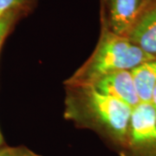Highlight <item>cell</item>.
Instances as JSON below:
<instances>
[{"label": "cell", "mask_w": 156, "mask_h": 156, "mask_svg": "<svg viewBox=\"0 0 156 156\" xmlns=\"http://www.w3.org/2000/svg\"><path fill=\"white\" fill-rule=\"evenodd\" d=\"M0 156H41L25 147L0 149Z\"/></svg>", "instance_id": "obj_10"}, {"label": "cell", "mask_w": 156, "mask_h": 156, "mask_svg": "<svg viewBox=\"0 0 156 156\" xmlns=\"http://www.w3.org/2000/svg\"><path fill=\"white\" fill-rule=\"evenodd\" d=\"M4 144V138H3V135H2V133L0 131V147Z\"/></svg>", "instance_id": "obj_12"}, {"label": "cell", "mask_w": 156, "mask_h": 156, "mask_svg": "<svg viewBox=\"0 0 156 156\" xmlns=\"http://www.w3.org/2000/svg\"><path fill=\"white\" fill-rule=\"evenodd\" d=\"M80 87L83 90L90 114L105 127L115 142L123 147L128 146L132 108L121 101L101 93L91 85Z\"/></svg>", "instance_id": "obj_2"}, {"label": "cell", "mask_w": 156, "mask_h": 156, "mask_svg": "<svg viewBox=\"0 0 156 156\" xmlns=\"http://www.w3.org/2000/svg\"><path fill=\"white\" fill-rule=\"evenodd\" d=\"M155 58L134 44L127 37L113 33L108 26L103 27L96 49L72 78L73 83L79 86L92 84L108 74L131 70Z\"/></svg>", "instance_id": "obj_1"}, {"label": "cell", "mask_w": 156, "mask_h": 156, "mask_svg": "<svg viewBox=\"0 0 156 156\" xmlns=\"http://www.w3.org/2000/svg\"><path fill=\"white\" fill-rule=\"evenodd\" d=\"M104 1H107V0H104Z\"/></svg>", "instance_id": "obj_13"}, {"label": "cell", "mask_w": 156, "mask_h": 156, "mask_svg": "<svg viewBox=\"0 0 156 156\" xmlns=\"http://www.w3.org/2000/svg\"><path fill=\"white\" fill-rule=\"evenodd\" d=\"M89 85L93 86L96 90L104 95L122 101L132 109L140 103L130 70L108 74Z\"/></svg>", "instance_id": "obj_4"}, {"label": "cell", "mask_w": 156, "mask_h": 156, "mask_svg": "<svg viewBox=\"0 0 156 156\" xmlns=\"http://www.w3.org/2000/svg\"><path fill=\"white\" fill-rule=\"evenodd\" d=\"M151 104L154 106V109L156 111V85L154 87V89L153 90V93H152V98H151Z\"/></svg>", "instance_id": "obj_11"}, {"label": "cell", "mask_w": 156, "mask_h": 156, "mask_svg": "<svg viewBox=\"0 0 156 156\" xmlns=\"http://www.w3.org/2000/svg\"><path fill=\"white\" fill-rule=\"evenodd\" d=\"M17 11H10L0 17V49L11 30V25L15 21Z\"/></svg>", "instance_id": "obj_8"}, {"label": "cell", "mask_w": 156, "mask_h": 156, "mask_svg": "<svg viewBox=\"0 0 156 156\" xmlns=\"http://www.w3.org/2000/svg\"><path fill=\"white\" fill-rule=\"evenodd\" d=\"M31 0H0V17L10 11H17Z\"/></svg>", "instance_id": "obj_9"}, {"label": "cell", "mask_w": 156, "mask_h": 156, "mask_svg": "<svg viewBox=\"0 0 156 156\" xmlns=\"http://www.w3.org/2000/svg\"><path fill=\"white\" fill-rule=\"evenodd\" d=\"M150 0H107V26L113 33L126 37Z\"/></svg>", "instance_id": "obj_5"}, {"label": "cell", "mask_w": 156, "mask_h": 156, "mask_svg": "<svg viewBox=\"0 0 156 156\" xmlns=\"http://www.w3.org/2000/svg\"><path fill=\"white\" fill-rule=\"evenodd\" d=\"M126 37L146 53L156 57V0H150Z\"/></svg>", "instance_id": "obj_6"}, {"label": "cell", "mask_w": 156, "mask_h": 156, "mask_svg": "<svg viewBox=\"0 0 156 156\" xmlns=\"http://www.w3.org/2000/svg\"><path fill=\"white\" fill-rule=\"evenodd\" d=\"M140 102H150L156 85V58L145 62L130 70Z\"/></svg>", "instance_id": "obj_7"}, {"label": "cell", "mask_w": 156, "mask_h": 156, "mask_svg": "<svg viewBox=\"0 0 156 156\" xmlns=\"http://www.w3.org/2000/svg\"><path fill=\"white\" fill-rule=\"evenodd\" d=\"M128 146L132 156H156V111L150 102L132 109Z\"/></svg>", "instance_id": "obj_3"}]
</instances>
